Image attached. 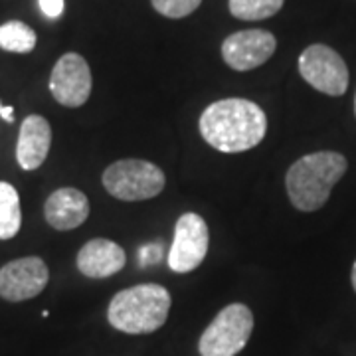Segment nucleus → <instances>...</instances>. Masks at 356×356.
Listing matches in <instances>:
<instances>
[{
    "instance_id": "15",
    "label": "nucleus",
    "mask_w": 356,
    "mask_h": 356,
    "mask_svg": "<svg viewBox=\"0 0 356 356\" xmlns=\"http://www.w3.org/2000/svg\"><path fill=\"white\" fill-rule=\"evenodd\" d=\"M36 32L20 20L0 26V48L14 54H28L36 48Z\"/></svg>"
},
{
    "instance_id": "1",
    "label": "nucleus",
    "mask_w": 356,
    "mask_h": 356,
    "mask_svg": "<svg viewBox=\"0 0 356 356\" xmlns=\"http://www.w3.org/2000/svg\"><path fill=\"white\" fill-rule=\"evenodd\" d=\"M202 139L220 153H243L257 147L267 133V117L257 103L242 97L220 99L200 115Z\"/></svg>"
},
{
    "instance_id": "6",
    "label": "nucleus",
    "mask_w": 356,
    "mask_h": 356,
    "mask_svg": "<svg viewBox=\"0 0 356 356\" xmlns=\"http://www.w3.org/2000/svg\"><path fill=\"white\" fill-rule=\"evenodd\" d=\"M299 74L311 88L332 97L348 89V67L339 51L325 44H313L299 56Z\"/></svg>"
},
{
    "instance_id": "18",
    "label": "nucleus",
    "mask_w": 356,
    "mask_h": 356,
    "mask_svg": "<svg viewBox=\"0 0 356 356\" xmlns=\"http://www.w3.org/2000/svg\"><path fill=\"white\" fill-rule=\"evenodd\" d=\"M161 257H163L161 243H149L139 252V259L143 266H153L156 261H161Z\"/></svg>"
},
{
    "instance_id": "9",
    "label": "nucleus",
    "mask_w": 356,
    "mask_h": 356,
    "mask_svg": "<svg viewBox=\"0 0 356 356\" xmlns=\"http://www.w3.org/2000/svg\"><path fill=\"white\" fill-rule=\"evenodd\" d=\"M91 70L83 56L64 54L51 70L50 91L64 107H81L91 93Z\"/></svg>"
},
{
    "instance_id": "8",
    "label": "nucleus",
    "mask_w": 356,
    "mask_h": 356,
    "mask_svg": "<svg viewBox=\"0 0 356 356\" xmlns=\"http://www.w3.org/2000/svg\"><path fill=\"white\" fill-rule=\"evenodd\" d=\"M48 280V266L38 255L14 259L0 267V297L10 303L34 299L46 289Z\"/></svg>"
},
{
    "instance_id": "2",
    "label": "nucleus",
    "mask_w": 356,
    "mask_h": 356,
    "mask_svg": "<svg viewBox=\"0 0 356 356\" xmlns=\"http://www.w3.org/2000/svg\"><path fill=\"white\" fill-rule=\"evenodd\" d=\"M348 168L346 156L334 151H318L301 156L293 163L285 177V188L291 204L301 212H315L323 208L332 186L344 177Z\"/></svg>"
},
{
    "instance_id": "4",
    "label": "nucleus",
    "mask_w": 356,
    "mask_h": 356,
    "mask_svg": "<svg viewBox=\"0 0 356 356\" xmlns=\"http://www.w3.org/2000/svg\"><path fill=\"white\" fill-rule=\"evenodd\" d=\"M103 186L117 200L140 202L159 196L165 188V172L143 159L117 161L103 172Z\"/></svg>"
},
{
    "instance_id": "20",
    "label": "nucleus",
    "mask_w": 356,
    "mask_h": 356,
    "mask_svg": "<svg viewBox=\"0 0 356 356\" xmlns=\"http://www.w3.org/2000/svg\"><path fill=\"white\" fill-rule=\"evenodd\" d=\"M0 117L6 123H14V109L10 105H2V102H0Z\"/></svg>"
},
{
    "instance_id": "12",
    "label": "nucleus",
    "mask_w": 356,
    "mask_h": 356,
    "mask_svg": "<svg viewBox=\"0 0 356 356\" xmlns=\"http://www.w3.org/2000/svg\"><path fill=\"white\" fill-rule=\"evenodd\" d=\"M44 216L46 222L54 229L67 232L79 228L89 216L88 196L77 188H58L48 196L44 204Z\"/></svg>"
},
{
    "instance_id": "14",
    "label": "nucleus",
    "mask_w": 356,
    "mask_h": 356,
    "mask_svg": "<svg viewBox=\"0 0 356 356\" xmlns=\"http://www.w3.org/2000/svg\"><path fill=\"white\" fill-rule=\"evenodd\" d=\"M22 226L20 196L8 182H0V240L14 238Z\"/></svg>"
},
{
    "instance_id": "11",
    "label": "nucleus",
    "mask_w": 356,
    "mask_h": 356,
    "mask_svg": "<svg viewBox=\"0 0 356 356\" xmlns=\"http://www.w3.org/2000/svg\"><path fill=\"white\" fill-rule=\"evenodd\" d=\"M127 261V255L119 243L95 238L89 240L77 254V269L91 280H105L119 273Z\"/></svg>"
},
{
    "instance_id": "3",
    "label": "nucleus",
    "mask_w": 356,
    "mask_h": 356,
    "mask_svg": "<svg viewBox=\"0 0 356 356\" xmlns=\"http://www.w3.org/2000/svg\"><path fill=\"white\" fill-rule=\"evenodd\" d=\"M170 303V293L163 285H135L119 291L111 299L107 321L117 331L127 334H149L165 325Z\"/></svg>"
},
{
    "instance_id": "10",
    "label": "nucleus",
    "mask_w": 356,
    "mask_h": 356,
    "mask_svg": "<svg viewBox=\"0 0 356 356\" xmlns=\"http://www.w3.org/2000/svg\"><path fill=\"white\" fill-rule=\"evenodd\" d=\"M277 40L267 30H242L236 32L222 44L224 62L236 72H250L264 65L275 54Z\"/></svg>"
},
{
    "instance_id": "19",
    "label": "nucleus",
    "mask_w": 356,
    "mask_h": 356,
    "mask_svg": "<svg viewBox=\"0 0 356 356\" xmlns=\"http://www.w3.org/2000/svg\"><path fill=\"white\" fill-rule=\"evenodd\" d=\"M42 13L48 18H60L64 13V0H38Z\"/></svg>"
},
{
    "instance_id": "7",
    "label": "nucleus",
    "mask_w": 356,
    "mask_h": 356,
    "mask_svg": "<svg viewBox=\"0 0 356 356\" xmlns=\"http://www.w3.org/2000/svg\"><path fill=\"white\" fill-rule=\"evenodd\" d=\"M208 226L202 216L186 212L178 218L175 240L168 250V267L175 273H188L204 261L208 254Z\"/></svg>"
},
{
    "instance_id": "5",
    "label": "nucleus",
    "mask_w": 356,
    "mask_h": 356,
    "mask_svg": "<svg viewBox=\"0 0 356 356\" xmlns=\"http://www.w3.org/2000/svg\"><path fill=\"white\" fill-rule=\"evenodd\" d=\"M254 331V313L243 303H232L218 313L198 341L200 356H236Z\"/></svg>"
},
{
    "instance_id": "17",
    "label": "nucleus",
    "mask_w": 356,
    "mask_h": 356,
    "mask_svg": "<svg viewBox=\"0 0 356 356\" xmlns=\"http://www.w3.org/2000/svg\"><path fill=\"white\" fill-rule=\"evenodd\" d=\"M151 4L159 14L177 20L194 13L202 4V0H151Z\"/></svg>"
},
{
    "instance_id": "22",
    "label": "nucleus",
    "mask_w": 356,
    "mask_h": 356,
    "mask_svg": "<svg viewBox=\"0 0 356 356\" xmlns=\"http://www.w3.org/2000/svg\"><path fill=\"white\" fill-rule=\"evenodd\" d=\"M355 113H356V97H355Z\"/></svg>"
},
{
    "instance_id": "13",
    "label": "nucleus",
    "mask_w": 356,
    "mask_h": 356,
    "mask_svg": "<svg viewBox=\"0 0 356 356\" xmlns=\"http://www.w3.org/2000/svg\"><path fill=\"white\" fill-rule=\"evenodd\" d=\"M51 127L42 115H28L18 135L16 145V161L24 170H36L44 165L50 153Z\"/></svg>"
},
{
    "instance_id": "21",
    "label": "nucleus",
    "mask_w": 356,
    "mask_h": 356,
    "mask_svg": "<svg viewBox=\"0 0 356 356\" xmlns=\"http://www.w3.org/2000/svg\"><path fill=\"white\" fill-rule=\"evenodd\" d=\"M350 280H353V287H355V291H356V261H355V266H353V275H350Z\"/></svg>"
},
{
    "instance_id": "16",
    "label": "nucleus",
    "mask_w": 356,
    "mask_h": 356,
    "mask_svg": "<svg viewBox=\"0 0 356 356\" xmlns=\"http://www.w3.org/2000/svg\"><path fill=\"white\" fill-rule=\"evenodd\" d=\"M285 0H229V13L232 16L255 22V20H266L280 13Z\"/></svg>"
}]
</instances>
